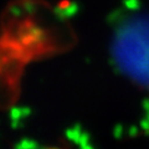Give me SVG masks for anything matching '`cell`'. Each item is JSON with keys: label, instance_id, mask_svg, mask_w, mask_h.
Listing matches in <instances>:
<instances>
[{"label": "cell", "instance_id": "2", "mask_svg": "<svg viewBox=\"0 0 149 149\" xmlns=\"http://www.w3.org/2000/svg\"><path fill=\"white\" fill-rule=\"evenodd\" d=\"M30 113H31L30 108H26V107H24V108H14V109H11L10 117H11V120H13V123H11L13 127L17 128L19 127L17 122L20 123V120H24L25 118H27Z\"/></svg>", "mask_w": 149, "mask_h": 149}, {"label": "cell", "instance_id": "3", "mask_svg": "<svg viewBox=\"0 0 149 149\" xmlns=\"http://www.w3.org/2000/svg\"><path fill=\"white\" fill-rule=\"evenodd\" d=\"M15 149H41V147L32 139H22L15 146Z\"/></svg>", "mask_w": 149, "mask_h": 149}, {"label": "cell", "instance_id": "4", "mask_svg": "<svg viewBox=\"0 0 149 149\" xmlns=\"http://www.w3.org/2000/svg\"><path fill=\"white\" fill-rule=\"evenodd\" d=\"M41 149H60V148H41Z\"/></svg>", "mask_w": 149, "mask_h": 149}, {"label": "cell", "instance_id": "1", "mask_svg": "<svg viewBox=\"0 0 149 149\" xmlns=\"http://www.w3.org/2000/svg\"><path fill=\"white\" fill-rule=\"evenodd\" d=\"M112 55L128 76L144 81L149 70V13H141L122 21L116 30Z\"/></svg>", "mask_w": 149, "mask_h": 149}]
</instances>
